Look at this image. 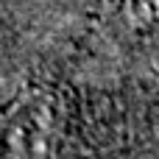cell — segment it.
I'll return each instance as SVG.
<instances>
[{
    "instance_id": "2",
    "label": "cell",
    "mask_w": 159,
    "mask_h": 159,
    "mask_svg": "<svg viewBox=\"0 0 159 159\" xmlns=\"http://www.w3.org/2000/svg\"><path fill=\"white\" fill-rule=\"evenodd\" d=\"M137 3H140V8H145L148 14L159 17V0H137Z\"/></svg>"
},
{
    "instance_id": "1",
    "label": "cell",
    "mask_w": 159,
    "mask_h": 159,
    "mask_svg": "<svg viewBox=\"0 0 159 159\" xmlns=\"http://www.w3.org/2000/svg\"><path fill=\"white\" fill-rule=\"evenodd\" d=\"M50 137V112L45 106H28L6 134V148L14 159H42Z\"/></svg>"
}]
</instances>
